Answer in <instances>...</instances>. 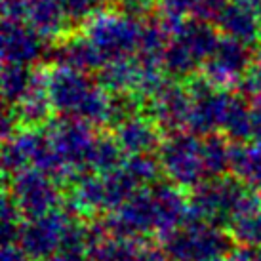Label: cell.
<instances>
[{
    "instance_id": "1",
    "label": "cell",
    "mask_w": 261,
    "mask_h": 261,
    "mask_svg": "<svg viewBox=\"0 0 261 261\" xmlns=\"http://www.w3.org/2000/svg\"><path fill=\"white\" fill-rule=\"evenodd\" d=\"M189 202L191 216L195 219L227 231L237 219L261 212V195L234 175L204 179L191 191Z\"/></svg>"
},
{
    "instance_id": "2",
    "label": "cell",
    "mask_w": 261,
    "mask_h": 261,
    "mask_svg": "<svg viewBox=\"0 0 261 261\" xmlns=\"http://www.w3.org/2000/svg\"><path fill=\"white\" fill-rule=\"evenodd\" d=\"M143 21L122 14L120 10H101L84 23L86 35L105 63L136 58L139 50Z\"/></svg>"
},
{
    "instance_id": "3",
    "label": "cell",
    "mask_w": 261,
    "mask_h": 261,
    "mask_svg": "<svg viewBox=\"0 0 261 261\" xmlns=\"http://www.w3.org/2000/svg\"><path fill=\"white\" fill-rule=\"evenodd\" d=\"M162 248L172 261H210L232 252L231 232L191 216L187 223L162 237Z\"/></svg>"
},
{
    "instance_id": "4",
    "label": "cell",
    "mask_w": 261,
    "mask_h": 261,
    "mask_svg": "<svg viewBox=\"0 0 261 261\" xmlns=\"http://www.w3.org/2000/svg\"><path fill=\"white\" fill-rule=\"evenodd\" d=\"M159 160L162 174L177 187L193 191L208 179L202 159V138L193 132L166 134L159 147Z\"/></svg>"
},
{
    "instance_id": "5",
    "label": "cell",
    "mask_w": 261,
    "mask_h": 261,
    "mask_svg": "<svg viewBox=\"0 0 261 261\" xmlns=\"http://www.w3.org/2000/svg\"><path fill=\"white\" fill-rule=\"evenodd\" d=\"M6 191L15 202L17 210L21 212L25 221L42 218L50 212L59 210L63 202L61 185L54 177L38 172L35 168H29L21 174L10 177Z\"/></svg>"
},
{
    "instance_id": "6",
    "label": "cell",
    "mask_w": 261,
    "mask_h": 261,
    "mask_svg": "<svg viewBox=\"0 0 261 261\" xmlns=\"http://www.w3.org/2000/svg\"><path fill=\"white\" fill-rule=\"evenodd\" d=\"M187 90L193 99L187 130L200 138L221 132L225 113L232 97L231 90L214 86L204 74H195L189 79Z\"/></svg>"
},
{
    "instance_id": "7",
    "label": "cell",
    "mask_w": 261,
    "mask_h": 261,
    "mask_svg": "<svg viewBox=\"0 0 261 261\" xmlns=\"http://www.w3.org/2000/svg\"><path fill=\"white\" fill-rule=\"evenodd\" d=\"M51 143L74 177L90 172V154L97 139L95 128L84 120L61 116L46 126Z\"/></svg>"
},
{
    "instance_id": "8",
    "label": "cell",
    "mask_w": 261,
    "mask_h": 261,
    "mask_svg": "<svg viewBox=\"0 0 261 261\" xmlns=\"http://www.w3.org/2000/svg\"><path fill=\"white\" fill-rule=\"evenodd\" d=\"M73 219V214L67 210H56L42 218L27 219L19 234V246L25 250L33 261H48L63 248L67 227Z\"/></svg>"
},
{
    "instance_id": "9",
    "label": "cell",
    "mask_w": 261,
    "mask_h": 261,
    "mask_svg": "<svg viewBox=\"0 0 261 261\" xmlns=\"http://www.w3.org/2000/svg\"><path fill=\"white\" fill-rule=\"evenodd\" d=\"M95 86V79H90L88 73L56 65L46 71V92L56 115L59 116L76 118Z\"/></svg>"
},
{
    "instance_id": "10",
    "label": "cell",
    "mask_w": 261,
    "mask_h": 261,
    "mask_svg": "<svg viewBox=\"0 0 261 261\" xmlns=\"http://www.w3.org/2000/svg\"><path fill=\"white\" fill-rule=\"evenodd\" d=\"M103 223L109 234L122 237V239L141 240L156 232L151 187L138 189L122 206L107 214Z\"/></svg>"
},
{
    "instance_id": "11",
    "label": "cell",
    "mask_w": 261,
    "mask_h": 261,
    "mask_svg": "<svg viewBox=\"0 0 261 261\" xmlns=\"http://www.w3.org/2000/svg\"><path fill=\"white\" fill-rule=\"evenodd\" d=\"M255 48L246 44L221 37L210 59L204 63L202 74L218 88H237L239 80L244 76L248 67L254 63Z\"/></svg>"
},
{
    "instance_id": "12",
    "label": "cell",
    "mask_w": 261,
    "mask_h": 261,
    "mask_svg": "<svg viewBox=\"0 0 261 261\" xmlns=\"http://www.w3.org/2000/svg\"><path fill=\"white\" fill-rule=\"evenodd\" d=\"M191 105H193V99L187 90V84L170 79L145 103V115L151 116L162 132L172 134V132L187 128Z\"/></svg>"
},
{
    "instance_id": "13",
    "label": "cell",
    "mask_w": 261,
    "mask_h": 261,
    "mask_svg": "<svg viewBox=\"0 0 261 261\" xmlns=\"http://www.w3.org/2000/svg\"><path fill=\"white\" fill-rule=\"evenodd\" d=\"M0 50L4 63L33 67L35 63L48 58L50 46L48 40L40 37L29 23L4 19Z\"/></svg>"
},
{
    "instance_id": "14",
    "label": "cell",
    "mask_w": 261,
    "mask_h": 261,
    "mask_svg": "<svg viewBox=\"0 0 261 261\" xmlns=\"http://www.w3.org/2000/svg\"><path fill=\"white\" fill-rule=\"evenodd\" d=\"M156 234L160 239L179 229L191 219V202L183 189L172 181H159L151 185Z\"/></svg>"
},
{
    "instance_id": "15",
    "label": "cell",
    "mask_w": 261,
    "mask_h": 261,
    "mask_svg": "<svg viewBox=\"0 0 261 261\" xmlns=\"http://www.w3.org/2000/svg\"><path fill=\"white\" fill-rule=\"evenodd\" d=\"M48 59H51L56 67H67L88 74L97 73L105 65L101 54L95 50L84 33H67L63 38L54 42Z\"/></svg>"
},
{
    "instance_id": "16",
    "label": "cell",
    "mask_w": 261,
    "mask_h": 261,
    "mask_svg": "<svg viewBox=\"0 0 261 261\" xmlns=\"http://www.w3.org/2000/svg\"><path fill=\"white\" fill-rule=\"evenodd\" d=\"M113 136L120 143L126 156L143 154V152H159V147L164 139L160 126L145 113L130 116L118 126H115Z\"/></svg>"
},
{
    "instance_id": "17",
    "label": "cell",
    "mask_w": 261,
    "mask_h": 261,
    "mask_svg": "<svg viewBox=\"0 0 261 261\" xmlns=\"http://www.w3.org/2000/svg\"><path fill=\"white\" fill-rule=\"evenodd\" d=\"M223 37L255 48L261 42V14L240 0H231L216 21Z\"/></svg>"
},
{
    "instance_id": "18",
    "label": "cell",
    "mask_w": 261,
    "mask_h": 261,
    "mask_svg": "<svg viewBox=\"0 0 261 261\" xmlns=\"http://www.w3.org/2000/svg\"><path fill=\"white\" fill-rule=\"evenodd\" d=\"M25 23H29L48 42H58L67 35L71 21L59 0H27Z\"/></svg>"
},
{
    "instance_id": "19",
    "label": "cell",
    "mask_w": 261,
    "mask_h": 261,
    "mask_svg": "<svg viewBox=\"0 0 261 261\" xmlns=\"http://www.w3.org/2000/svg\"><path fill=\"white\" fill-rule=\"evenodd\" d=\"M174 37L179 38L187 46L189 51L195 56L196 61L202 67L210 59V56L216 50V46L221 40L218 27L214 23L202 21L198 17H189V19H185Z\"/></svg>"
},
{
    "instance_id": "20",
    "label": "cell",
    "mask_w": 261,
    "mask_h": 261,
    "mask_svg": "<svg viewBox=\"0 0 261 261\" xmlns=\"http://www.w3.org/2000/svg\"><path fill=\"white\" fill-rule=\"evenodd\" d=\"M95 82L111 95L138 92L141 82V65L136 58L109 61L95 73Z\"/></svg>"
},
{
    "instance_id": "21",
    "label": "cell",
    "mask_w": 261,
    "mask_h": 261,
    "mask_svg": "<svg viewBox=\"0 0 261 261\" xmlns=\"http://www.w3.org/2000/svg\"><path fill=\"white\" fill-rule=\"evenodd\" d=\"M14 109L21 128L44 130L51 122V116L56 111L51 107V101L46 92V71H44L42 79L38 80L37 86L33 88Z\"/></svg>"
},
{
    "instance_id": "22",
    "label": "cell",
    "mask_w": 261,
    "mask_h": 261,
    "mask_svg": "<svg viewBox=\"0 0 261 261\" xmlns=\"http://www.w3.org/2000/svg\"><path fill=\"white\" fill-rule=\"evenodd\" d=\"M42 69L4 63L2 65V74H0V88H2L4 105L15 107L33 88L37 86L38 80L42 79Z\"/></svg>"
},
{
    "instance_id": "23",
    "label": "cell",
    "mask_w": 261,
    "mask_h": 261,
    "mask_svg": "<svg viewBox=\"0 0 261 261\" xmlns=\"http://www.w3.org/2000/svg\"><path fill=\"white\" fill-rule=\"evenodd\" d=\"M221 134H225L234 145H242L252 139V99L246 95L232 92L231 103L225 113V120L221 126Z\"/></svg>"
},
{
    "instance_id": "24",
    "label": "cell",
    "mask_w": 261,
    "mask_h": 261,
    "mask_svg": "<svg viewBox=\"0 0 261 261\" xmlns=\"http://www.w3.org/2000/svg\"><path fill=\"white\" fill-rule=\"evenodd\" d=\"M232 149L234 143L225 134H210L202 138V159L206 175L210 177H223L227 172H231Z\"/></svg>"
},
{
    "instance_id": "25",
    "label": "cell",
    "mask_w": 261,
    "mask_h": 261,
    "mask_svg": "<svg viewBox=\"0 0 261 261\" xmlns=\"http://www.w3.org/2000/svg\"><path fill=\"white\" fill-rule=\"evenodd\" d=\"M231 174L239 177L246 187L261 195V147L248 143L234 145Z\"/></svg>"
},
{
    "instance_id": "26",
    "label": "cell",
    "mask_w": 261,
    "mask_h": 261,
    "mask_svg": "<svg viewBox=\"0 0 261 261\" xmlns=\"http://www.w3.org/2000/svg\"><path fill=\"white\" fill-rule=\"evenodd\" d=\"M124 160H126V152L122 151L115 136L97 134V139L90 154V172L99 175L111 174L122 168Z\"/></svg>"
},
{
    "instance_id": "27",
    "label": "cell",
    "mask_w": 261,
    "mask_h": 261,
    "mask_svg": "<svg viewBox=\"0 0 261 261\" xmlns=\"http://www.w3.org/2000/svg\"><path fill=\"white\" fill-rule=\"evenodd\" d=\"M122 170L130 175V179L139 189L151 187L160 181L162 166H160L159 154L143 152V154H128L122 164Z\"/></svg>"
},
{
    "instance_id": "28",
    "label": "cell",
    "mask_w": 261,
    "mask_h": 261,
    "mask_svg": "<svg viewBox=\"0 0 261 261\" xmlns=\"http://www.w3.org/2000/svg\"><path fill=\"white\" fill-rule=\"evenodd\" d=\"M139 240L122 239L109 234L99 246L95 248L90 259L92 261H138Z\"/></svg>"
},
{
    "instance_id": "29",
    "label": "cell",
    "mask_w": 261,
    "mask_h": 261,
    "mask_svg": "<svg viewBox=\"0 0 261 261\" xmlns=\"http://www.w3.org/2000/svg\"><path fill=\"white\" fill-rule=\"evenodd\" d=\"M25 218L17 210L12 196L4 191L2 195V206H0V229H2V244H17L21 234Z\"/></svg>"
},
{
    "instance_id": "30",
    "label": "cell",
    "mask_w": 261,
    "mask_h": 261,
    "mask_svg": "<svg viewBox=\"0 0 261 261\" xmlns=\"http://www.w3.org/2000/svg\"><path fill=\"white\" fill-rule=\"evenodd\" d=\"M59 2L71 23H86L105 6L101 0H59Z\"/></svg>"
},
{
    "instance_id": "31",
    "label": "cell",
    "mask_w": 261,
    "mask_h": 261,
    "mask_svg": "<svg viewBox=\"0 0 261 261\" xmlns=\"http://www.w3.org/2000/svg\"><path fill=\"white\" fill-rule=\"evenodd\" d=\"M237 92L250 97V99L261 95V54L255 56L254 63L248 67V71L244 73V76L239 80Z\"/></svg>"
},
{
    "instance_id": "32",
    "label": "cell",
    "mask_w": 261,
    "mask_h": 261,
    "mask_svg": "<svg viewBox=\"0 0 261 261\" xmlns=\"http://www.w3.org/2000/svg\"><path fill=\"white\" fill-rule=\"evenodd\" d=\"M231 0H198L195 6V12L191 17H198V19H202V21H210L216 25L218 21V17L221 15L227 4H229Z\"/></svg>"
},
{
    "instance_id": "33",
    "label": "cell",
    "mask_w": 261,
    "mask_h": 261,
    "mask_svg": "<svg viewBox=\"0 0 261 261\" xmlns=\"http://www.w3.org/2000/svg\"><path fill=\"white\" fill-rule=\"evenodd\" d=\"M196 2H198V0H159L162 12L179 15V17H185V15H189V14L193 15Z\"/></svg>"
},
{
    "instance_id": "34",
    "label": "cell",
    "mask_w": 261,
    "mask_h": 261,
    "mask_svg": "<svg viewBox=\"0 0 261 261\" xmlns=\"http://www.w3.org/2000/svg\"><path fill=\"white\" fill-rule=\"evenodd\" d=\"M252 141L261 147V95L252 99Z\"/></svg>"
},
{
    "instance_id": "35",
    "label": "cell",
    "mask_w": 261,
    "mask_h": 261,
    "mask_svg": "<svg viewBox=\"0 0 261 261\" xmlns=\"http://www.w3.org/2000/svg\"><path fill=\"white\" fill-rule=\"evenodd\" d=\"M138 261H172V259H170V255L164 252V248L151 246V244H141Z\"/></svg>"
},
{
    "instance_id": "36",
    "label": "cell",
    "mask_w": 261,
    "mask_h": 261,
    "mask_svg": "<svg viewBox=\"0 0 261 261\" xmlns=\"http://www.w3.org/2000/svg\"><path fill=\"white\" fill-rule=\"evenodd\" d=\"M0 261H33L19 244H2Z\"/></svg>"
},
{
    "instance_id": "37",
    "label": "cell",
    "mask_w": 261,
    "mask_h": 261,
    "mask_svg": "<svg viewBox=\"0 0 261 261\" xmlns=\"http://www.w3.org/2000/svg\"><path fill=\"white\" fill-rule=\"evenodd\" d=\"M48 261H92L84 254H73V252H59Z\"/></svg>"
},
{
    "instance_id": "38",
    "label": "cell",
    "mask_w": 261,
    "mask_h": 261,
    "mask_svg": "<svg viewBox=\"0 0 261 261\" xmlns=\"http://www.w3.org/2000/svg\"><path fill=\"white\" fill-rule=\"evenodd\" d=\"M240 2H244V4H248V6H252L255 12H259L261 14V0H240Z\"/></svg>"
},
{
    "instance_id": "39",
    "label": "cell",
    "mask_w": 261,
    "mask_h": 261,
    "mask_svg": "<svg viewBox=\"0 0 261 261\" xmlns=\"http://www.w3.org/2000/svg\"><path fill=\"white\" fill-rule=\"evenodd\" d=\"M254 261H261V246L255 248V257H254Z\"/></svg>"
},
{
    "instance_id": "40",
    "label": "cell",
    "mask_w": 261,
    "mask_h": 261,
    "mask_svg": "<svg viewBox=\"0 0 261 261\" xmlns=\"http://www.w3.org/2000/svg\"><path fill=\"white\" fill-rule=\"evenodd\" d=\"M210 261H231V259H229V255H223V257H216V259H210Z\"/></svg>"
},
{
    "instance_id": "41",
    "label": "cell",
    "mask_w": 261,
    "mask_h": 261,
    "mask_svg": "<svg viewBox=\"0 0 261 261\" xmlns=\"http://www.w3.org/2000/svg\"><path fill=\"white\" fill-rule=\"evenodd\" d=\"M103 4H109V2H113V0H101Z\"/></svg>"
}]
</instances>
